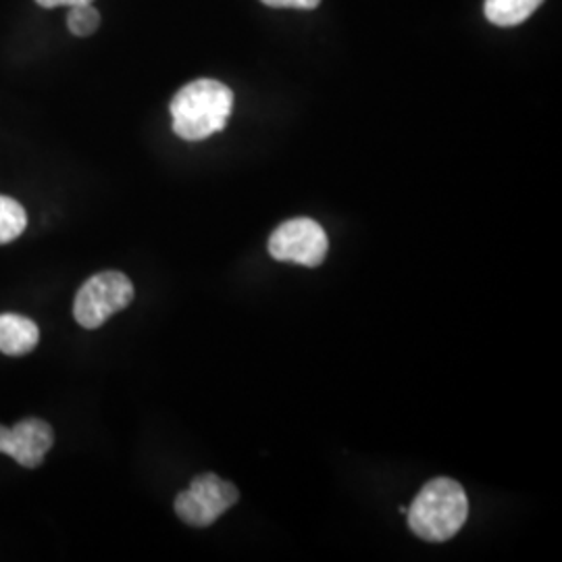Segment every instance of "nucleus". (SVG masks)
Listing matches in <instances>:
<instances>
[{
	"label": "nucleus",
	"instance_id": "8",
	"mask_svg": "<svg viewBox=\"0 0 562 562\" xmlns=\"http://www.w3.org/2000/svg\"><path fill=\"white\" fill-rule=\"evenodd\" d=\"M543 0H485L483 11L487 21L501 27H513L522 21L529 20Z\"/></svg>",
	"mask_w": 562,
	"mask_h": 562
},
{
	"label": "nucleus",
	"instance_id": "10",
	"mask_svg": "<svg viewBox=\"0 0 562 562\" xmlns=\"http://www.w3.org/2000/svg\"><path fill=\"white\" fill-rule=\"evenodd\" d=\"M69 15H67V27L74 36H92L99 25H101V13L92 7V4H78V7H69Z\"/></svg>",
	"mask_w": 562,
	"mask_h": 562
},
{
	"label": "nucleus",
	"instance_id": "2",
	"mask_svg": "<svg viewBox=\"0 0 562 562\" xmlns=\"http://www.w3.org/2000/svg\"><path fill=\"white\" fill-rule=\"evenodd\" d=\"M408 527L425 542H446L454 538L469 517V498L461 483L438 477L425 483L406 508Z\"/></svg>",
	"mask_w": 562,
	"mask_h": 562
},
{
	"label": "nucleus",
	"instance_id": "6",
	"mask_svg": "<svg viewBox=\"0 0 562 562\" xmlns=\"http://www.w3.org/2000/svg\"><path fill=\"white\" fill-rule=\"evenodd\" d=\"M55 443L53 427L42 419H23L13 427L0 425V454H9L25 469L41 467Z\"/></svg>",
	"mask_w": 562,
	"mask_h": 562
},
{
	"label": "nucleus",
	"instance_id": "9",
	"mask_svg": "<svg viewBox=\"0 0 562 562\" xmlns=\"http://www.w3.org/2000/svg\"><path fill=\"white\" fill-rule=\"evenodd\" d=\"M27 227V215L20 202L0 196V244L18 240Z\"/></svg>",
	"mask_w": 562,
	"mask_h": 562
},
{
	"label": "nucleus",
	"instance_id": "5",
	"mask_svg": "<svg viewBox=\"0 0 562 562\" xmlns=\"http://www.w3.org/2000/svg\"><path fill=\"white\" fill-rule=\"evenodd\" d=\"M267 248L276 261L299 262L315 269L325 261L329 240L325 229L315 220L296 217L281 223L269 236Z\"/></svg>",
	"mask_w": 562,
	"mask_h": 562
},
{
	"label": "nucleus",
	"instance_id": "1",
	"mask_svg": "<svg viewBox=\"0 0 562 562\" xmlns=\"http://www.w3.org/2000/svg\"><path fill=\"white\" fill-rule=\"evenodd\" d=\"M173 132L181 140L201 142L222 132L234 111V92L217 80L186 83L169 104Z\"/></svg>",
	"mask_w": 562,
	"mask_h": 562
},
{
	"label": "nucleus",
	"instance_id": "11",
	"mask_svg": "<svg viewBox=\"0 0 562 562\" xmlns=\"http://www.w3.org/2000/svg\"><path fill=\"white\" fill-rule=\"evenodd\" d=\"M262 4L273 9H315L322 0H261Z\"/></svg>",
	"mask_w": 562,
	"mask_h": 562
},
{
	"label": "nucleus",
	"instance_id": "3",
	"mask_svg": "<svg viewBox=\"0 0 562 562\" xmlns=\"http://www.w3.org/2000/svg\"><path fill=\"white\" fill-rule=\"evenodd\" d=\"M134 283L121 271H101L83 281L76 302L74 317L86 329H97L106 323L109 317L127 308L134 301Z\"/></svg>",
	"mask_w": 562,
	"mask_h": 562
},
{
	"label": "nucleus",
	"instance_id": "7",
	"mask_svg": "<svg viewBox=\"0 0 562 562\" xmlns=\"http://www.w3.org/2000/svg\"><path fill=\"white\" fill-rule=\"evenodd\" d=\"M41 341L38 325L18 315L2 313L0 315V352L7 357H23L30 355Z\"/></svg>",
	"mask_w": 562,
	"mask_h": 562
},
{
	"label": "nucleus",
	"instance_id": "4",
	"mask_svg": "<svg viewBox=\"0 0 562 562\" xmlns=\"http://www.w3.org/2000/svg\"><path fill=\"white\" fill-rule=\"evenodd\" d=\"M240 501V492L232 482H225L215 473H202L194 477L176 498V513L190 527H209Z\"/></svg>",
	"mask_w": 562,
	"mask_h": 562
},
{
	"label": "nucleus",
	"instance_id": "12",
	"mask_svg": "<svg viewBox=\"0 0 562 562\" xmlns=\"http://www.w3.org/2000/svg\"><path fill=\"white\" fill-rule=\"evenodd\" d=\"M44 9H55V7H78V4H92V0H36Z\"/></svg>",
	"mask_w": 562,
	"mask_h": 562
}]
</instances>
